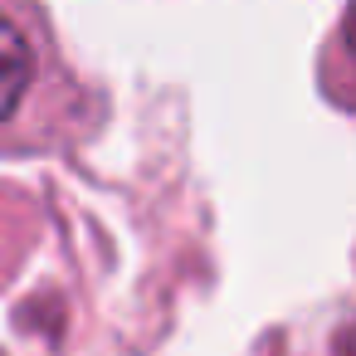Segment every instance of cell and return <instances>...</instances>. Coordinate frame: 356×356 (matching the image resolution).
Segmentation results:
<instances>
[{"label":"cell","mask_w":356,"mask_h":356,"mask_svg":"<svg viewBox=\"0 0 356 356\" xmlns=\"http://www.w3.org/2000/svg\"><path fill=\"white\" fill-rule=\"evenodd\" d=\"M108 108V88L69 54L44 0H0V156L79 161Z\"/></svg>","instance_id":"6da1fadb"}]
</instances>
